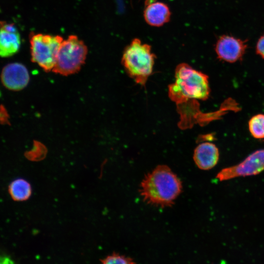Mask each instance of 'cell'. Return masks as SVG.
I'll return each instance as SVG.
<instances>
[{"instance_id":"1","label":"cell","mask_w":264,"mask_h":264,"mask_svg":"<svg viewBox=\"0 0 264 264\" xmlns=\"http://www.w3.org/2000/svg\"><path fill=\"white\" fill-rule=\"evenodd\" d=\"M182 190V183L168 166L160 165L148 173L140 185V192L149 204L166 207L172 205Z\"/></svg>"},{"instance_id":"2","label":"cell","mask_w":264,"mask_h":264,"mask_svg":"<svg viewBox=\"0 0 264 264\" xmlns=\"http://www.w3.org/2000/svg\"><path fill=\"white\" fill-rule=\"evenodd\" d=\"M210 91L208 76L185 63L176 66L175 82L168 87L169 97L176 106L195 100H205Z\"/></svg>"},{"instance_id":"3","label":"cell","mask_w":264,"mask_h":264,"mask_svg":"<svg viewBox=\"0 0 264 264\" xmlns=\"http://www.w3.org/2000/svg\"><path fill=\"white\" fill-rule=\"evenodd\" d=\"M155 58L151 46L135 38L125 47L121 63L129 76L137 84L144 86L152 73Z\"/></svg>"},{"instance_id":"4","label":"cell","mask_w":264,"mask_h":264,"mask_svg":"<svg viewBox=\"0 0 264 264\" xmlns=\"http://www.w3.org/2000/svg\"><path fill=\"white\" fill-rule=\"evenodd\" d=\"M87 53L83 41L75 35H70L62 42L52 71L65 76L75 73L85 63Z\"/></svg>"},{"instance_id":"5","label":"cell","mask_w":264,"mask_h":264,"mask_svg":"<svg viewBox=\"0 0 264 264\" xmlns=\"http://www.w3.org/2000/svg\"><path fill=\"white\" fill-rule=\"evenodd\" d=\"M63 40L59 35L31 33L30 44L32 62L37 64L46 72L52 70Z\"/></svg>"},{"instance_id":"6","label":"cell","mask_w":264,"mask_h":264,"mask_svg":"<svg viewBox=\"0 0 264 264\" xmlns=\"http://www.w3.org/2000/svg\"><path fill=\"white\" fill-rule=\"evenodd\" d=\"M264 170V149L249 154L237 165L222 169L216 176L220 181L256 175Z\"/></svg>"},{"instance_id":"7","label":"cell","mask_w":264,"mask_h":264,"mask_svg":"<svg viewBox=\"0 0 264 264\" xmlns=\"http://www.w3.org/2000/svg\"><path fill=\"white\" fill-rule=\"evenodd\" d=\"M247 46L246 41L233 36L223 35L216 43L215 52L220 60L234 63L242 58Z\"/></svg>"},{"instance_id":"8","label":"cell","mask_w":264,"mask_h":264,"mask_svg":"<svg viewBox=\"0 0 264 264\" xmlns=\"http://www.w3.org/2000/svg\"><path fill=\"white\" fill-rule=\"evenodd\" d=\"M3 86L11 90H20L24 88L29 81V75L26 67L19 63H10L5 66L1 73Z\"/></svg>"},{"instance_id":"9","label":"cell","mask_w":264,"mask_h":264,"mask_svg":"<svg viewBox=\"0 0 264 264\" xmlns=\"http://www.w3.org/2000/svg\"><path fill=\"white\" fill-rule=\"evenodd\" d=\"M21 45L20 34L13 23L0 22V55L10 57L16 53Z\"/></svg>"},{"instance_id":"10","label":"cell","mask_w":264,"mask_h":264,"mask_svg":"<svg viewBox=\"0 0 264 264\" xmlns=\"http://www.w3.org/2000/svg\"><path fill=\"white\" fill-rule=\"evenodd\" d=\"M193 158L199 169L204 170L211 169L219 161V149L214 143L208 142L201 143L195 149Z\"/></svg>"},{"instance_id":"11","label":"cell","mask_w":264,"mask_h":264,"mask_svg":"<svg viewBox=\"0 0 264 264\" xmlns=\"http://www.w3.org/2000/svg\"><path fill=\"white\" fill-rule=\"evenodd\" d=\"M171 13L168 6L162 2L154 1L147 4L144 11L146 22L153 26L159 27L168 22Z\"/></svg>"},{"instance_id":"12","label":"cell","mask_w":264,"mask_h":264,"mask_svg":"<svg viewBox=\"0 0 264 264\" xmlns=\"http://www.w3.org/2000/svg\"><path fill=\"white\" fill-rule=\"evenodd\" d=\"M9 191L12 198L18 201L27 199L31 194L30 184L21 178L13 181L9 186Z\"/></svg>"},{"instance_id":"13","label":"cell","mask_w":264,"mask_h":264,"mask_svg":"<svg viewBox=\"0 0 264 264\" xmlns=\"http://www.w3.org/2000/svg\"><path fill=\"white\" fill-rule=\"evenodd\" d=\"M248 128L253 137L264 138V114H258L252 117L248 122Z\"/></svg>"},{"instance_id":"14","label":"cell","mask_w":264,"mask_h":264,"mask_svg":"<svg viewBox=\"0 0 264 264\" xmlns=\"http://www.w3.org/2000/svg\"><path fill=\"white\" fill-rule=\"evenodd\" d=\"M101 262V264H135L132 258L115 253L108 256Z\"/></svg>"},{"instance_id":"15","label":"cell","mask_w":264,"mask_h":264,"mask_svg":"<svg viewBox=\"0 0 264 264\" xmlns=\"http://www.w3.org/2000/svg\"><path fill=\"white\" fill-rule=\"evenodd\" d=\"M256 52L258 55L264 59V34L259 38L257 42Z\"/></svg>"},{"instance_id":"16","label":"cell","mask_w":264,"mask_h":264,"mask_svg":"<svg viewBox=\"0 0 264 264\" xmlns=\"http://www.w3.org/2000/svg\"><path fill=\"white\" fill-rule=\"evenodd\" d=\"M0 264H13V263L9 258L4 257L1 258Z\"/></svg>"},{"instance_id":"17","label":"cell","mask_w":264,"mask_h":264,"mask_svg":"<svg viewBox=\"0 0 264 264\" xmlns=\"http://www.w3.org/2000/svg\"><path fill=\"white\" fill-rule=\"evenodd\" d=\"M221 264H226L224 262H222Z\"/></svg>"}]
</instances>
